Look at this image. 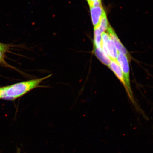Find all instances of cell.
Here are the masks:
<instances>
[{"label": "cell", "mask_w": 153, "mask_h": 153, "mask_svg": "<svg viewBox=\"0 0 153 153\" xmlns=\"http://www.w3.org/2000/svg\"><path fill=\"white\" fill-rule=\"evenodd\" d=\"M93 53L103 64L108 67L111 62V59L108 55L105 53L103 50L93 48Z\"/></svg>", "instance_id": "8992f818"}, {"label": "cell", "mask_w": 153, "mask_h": 153, "mask_svg": "<svg viewBox=\"0 0 153 153\" xmlns=\"http://www.w3.org/2000/svg\"><path fill=\"white\" fill-rule=\"evenodd\" d=\"M3 87L0 88V99H1V94L2 91Z\"/></svg>", "instance_id": "8fae6325"}, {"label": "cell", "mask_w": 153, "mask_h": 153, "mask_svg": "<svg viewBox=\"0 0 153 153\" xmlns=\"http://www.w3.org/2000/svg\"><path fill=\"white\" fill-rule=\"evenodd\" d=\"M4 51L0 49V62L4 63Z\"/></svg>", "instance_id": "30bf717a"}, {"label": "cell", "mask_w": 153, "mask_h": 153, "mask_svg": "<svg viewBox=\"0 0 153 153\" xmlns=\"http://www.w3.org/2000/svg\"><path fill=\"white\" fill-rule=\"evenodd\" d=\"M52 74L38 79L20 82L7 87H3L1 99L7 100H14L22 96L34 89L41 87L40 84L51 76Z\"/></svg>", "instance_id": "6da1fadb"}, {"label": "cell", "mask_w": 153, "mask_h": 153, "mask_svg": "<svg viewBox=\"0 0 153 153\" xmlns=\"http://www.w3.org/2000/svg\"><path fill=\"white\" fill-rule=\"evenodd\" d=\"M90 7L98 6L101 5V0H87Z\"/></svg>", "instance_id": "ba28073f"}, {"label": "cell", "mask_w": 153, "mask_h": 153, "mask_svg": "<svg viewBox=\"0 0 153 153\" xmlns=\"http://www.w3.org/2000/svg\"><path fill=\"white\" fill-rule=\"evenodd\" d=\"M108 68L114 72L117 77L121 82L124 87L125 84L123 72H122L121 68L119 65L118 64L117 61L112 60Z\"/></svg>", "instance_id": "5b68a950"}, {"label": "cell", "mask_w": 153, "mask_h": 153, "mask_svg": "<svg viewBox=\"0 0 153 153\" xmlns=\"http://www.w3.org/2000/svg\"><path fill=\"white\" fill-rule=\"evenodd\" d=\"M9 48L8 45L0 43V49L4 52H6Z\"/></svg>", "instance_id": "9c48e42d"}, {"label": "cell", "mask_w": 153, "mask_h": 153, "mask_svg": "<svg viewBox=\"0 0 153 153\" xmlns=\"http://www.w3.org/2000/svg\"><path fill=\"white\" fill-rule=\"evenodd\" d=\"M107 31V33L109 35L111 39L113 41L118 52L123 53L124 55H127L129 59H131L130 55L127 50L120 41L118 36L111 27L109 26Z\"/></svg>", "instance_id": "3957f363"}, {"label": "cell", "mask_w": 153, "mask_h": 153, "mask_svg": "<svg viewBox=\"0 0 153 153\" xmlns=\"http://www.w3.org/2000/svg\"><path fill=\"white\" fill-rule=\"evenodd\" d=\"M21 149L18 148H17L16 153H20Z\"/></svg>", "instance_id": "7c38bea8"}, {"label": "cell", "mask_w": 153, "mask_h": 153, "mask_svg": "<svg viewBox=\"0 0 153 153\" xmlns=\"http://www.w3.org/2000/svg\"><path fill=\"white\" fill-rule=\"evenodd\" d=\"M128 59V57L127 55H124L123 53L118 52L117 61L119 65L123 72L125 84L124 87L131 102L137 108V106L135 104V102L134 98L132 91L131 87V85H130V68Z\"/></svg>", "instance_id": "7a4b0ae2"}, {"label": "cell", "mask_w": 153, "mask_h": 153, "mask_svg": "<svg viewBox=\"0 0 153 153\" xmlns=\"http://www.w3.org/2000/svg\"><path fill=\"white\" fill-rule=\"evenodd\" d=\"M92 22L94 27L98 26L101 18L105 13L102 6L90 7Z\"/></svg>", "instance_id": "277c9868"}, {"label": "cell", "mask_w": 153, "mask_h": 153, "mask_svg": "<svg viewBox=\"0 0 153 153\" xmlns=\"http://www.w3.org/2000/svg\"><path fill=\"white\" fill-rule=\"evenodd\" d=\"M102 33L107 31L108 27V23L106 14H105L101 19L98 26H97Z\"/></svg>", "instance_id": "52a82bcc"}]
</instances>
